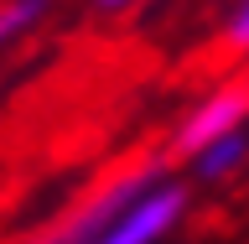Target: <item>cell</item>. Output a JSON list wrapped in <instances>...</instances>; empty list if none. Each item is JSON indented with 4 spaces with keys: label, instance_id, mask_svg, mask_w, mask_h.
I'll list each match as a JSON object with an SVG mask.
<instances>
[{
    "label": "cell",
    "instance_id": "obj_1",
    "mask_svg": "<svg viewBox=\"0 0 249 244\" xmlns=\"http://www.w3.org/2000/svg\"><path fill=\"white\" fill-rule=\"evenodd\" d=\"M156 177H166V171H161V161H140V167L120 171V177H109V182L93 187L83 203H73L62 218H52V224H42V229H31L26 239H16V244H93L99 234H104L109 218L120 213L135 192H145Z\"/></svg>",
    "mask_w": 249,
    "mask_h": 244
},
{
    "label": "cell",
    "instance_id": "obj_2",
    "mask_svg": "<svg viewBox=\"0 0 249 244\" xmlns=\"http://www.w3.org/2000/svg\"><path fill=\"white\" fill-rule=\"evenodd\" d=\"M187 208H192L187 182H177V177H156L145 192H135L120 213L109 218L104 234H99L93 244H161L187 218Z\"/></svg>",
    "mask_w": 249,
    "mask_h": 244
},
{
    "label": "cell",
    "instance_id": "obj_3",
    "mask_svg": "<svg viewBox=\"0 0 249 244\" xmlns=\"http://www.w3.org/2000/svg\"><path fill=\"white\" fill-rule=\"evenodd\" d=\"M239 125H249V78H223V83H213V89H208L197 104L177 120L171 156L192 161L208 140L229 135V130H239Z\"/></svg>",
    "mask_w": 249,
    "mask_h": 244
},
{
    "label": "cell",
    "instance_id": "obj_4",
    "mask_svg": "<svg viewBox=\"0 0 249 244\" xmlns=\"http://www.w3.org/2000/svg\"><path fill=\"white\" fill-rule=\"evenodd\" d=\"M244 161H249V125H239V130H229V135L208 140L187 167H192V177H202V182H229Z\"/></svg>",
    "mask_w": 249,
    "mask_h": 244
},
{
    "label": "cell",
    "instance_id": "obj_5",
    "mask_svg": "<svg viewBox=\"0 0 249 244\" xmlns=\"http://www.w3.org/2000/svg\"><path fill=\"white\" fill-rule=\"evenodd\" d=\"M52 5L57 0H0V52L16 47V42H26L31 31L52 16Z\"/></svg>",
    "mask_w": 249,
    "mask_h": 244
},
{
    "label": "cell",
    "instance_id": "obj_6",
    "mask_svg": "<svg viewBox=\"0 0 249 244\" xmlns=\"http://www.w3.org/2000/svg\"><path fill=\"white\" fill-rule=\"evenodd\" d=\"M223 42L229 52H249V0H233V11L223 16Z\"/></svg>",
    "mask_w": 249,
    "mask_h": 244
},
{
    "label": "cell",
    "instance_id": "obj_7",
    "mask_svg": "<svg viewBox=\"0 0 249 244\" xmlns=\"http://www.w3.org/2000/svg\"><path fill=\"white\" fill-rule=\"evenodd\" d=\"M93 5H99V11H130L135 0H93Z\"/></svg>",
    "mask_w": 249,
    "mask_h": 244
}]
</instances>
